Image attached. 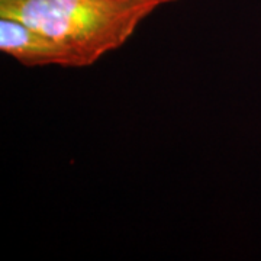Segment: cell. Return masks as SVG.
<instances>
[{
  "instance_id": "cell-1",
  "label": "cell",
  "mask_w": 261,
  "mask_h": 261,
  "mask_svg": "<svg viewBox=\"0 0 261 261\" xmlns=\"http://www.w3.org/2000/svg\"><path fill=\"white\" fill-rule=\"evenodd\" d=\"M160 6V0H0V16L53 37L90 67L123 47Z\"/></svg>"
},
{
  "instance_id": "cell-2",
  "label": "cell",
  "mask_w": 261,
  "mask_h": 261,
  "mask_svg": "<svg viewBox=\"0 0 261 261\" xmlns=\"http://www.w3.org/2000/svg\"><path fill=\"white\" fill-rule=\"evenodd\" d=\"M0 49L27 67H87L71 48L18 19L0 16Z\"/></svg>"
},
{
  "instance_id": "cell-3",
  "label": "cell",
  "mask_w": 261,
  "mask_h": 261,
  "mask_svg": "<svg viewBox=\"0 0 261 261\" xmlns=\"http://www.w3.org/2000/svg\"><path fill=\"white\" fill-rule=\"evenodd\" d=\"M163 5H167V3H173V2H177V0H160Z\"/></svg>"
}]
</instances>
